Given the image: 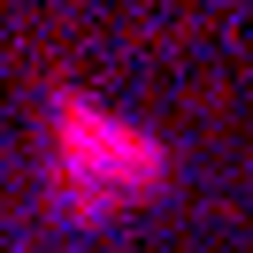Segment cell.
I'll return each instance as SVG.
<instances>
[{"instance_id":"6da1fadb","label":"cell","mask_w":253,"mask_h":253,"mask_svg":"<svg viewBox=\"0 0 253 253\" xmlns=\"http://www.w3.org/2000/svg\"><path fill=\"white\" fill-rule=\"evenodd\" d=\"M46 184H54V207L69 222H100V215H123L130 200H146L161 176V154L146 130L115 123V115L84 108V100H62L46 123Z\"/></svg>"}]
</instances>
